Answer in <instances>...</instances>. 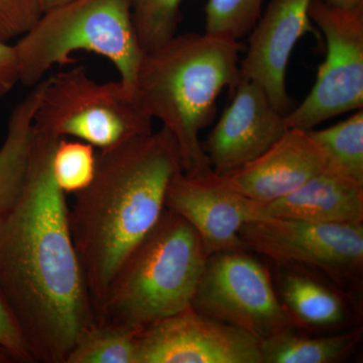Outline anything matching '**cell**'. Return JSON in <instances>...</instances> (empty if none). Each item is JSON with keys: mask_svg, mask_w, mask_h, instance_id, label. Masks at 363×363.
<instances>
[{"mask_svg": "<svg viewBox=\"0 0 363 363\" xmlns=\"http://www.w3.org/2000/svg\"><path fill=\"white\" fill-rule=\"evenodd\" d=\"M20 82L33 87L52 67L88 52L109 60L121 81L133 90L143 54L136 35L130 0H72L45 11L13 44Z\"/></svg>", "mask_w": 363, "mask_h": 363, "instance_id": "obj_5", "label": "cell"}, {"mask_svg": "<svg viewBox=\"0 0 363 363\" xmlns=\"http://www.w3.org/2000/svg\"><path fill=\"white\" fill-rule=\"evenodd\" d=\"M33 130L106 150L152 133V118L121 80L97 82L79 66L45 79Z\"/></svg>", "mask_w": 363, "mask_h": 363, "instance_id": "obj_6", "label": "cell"}, {"mask_svg": "<svg viewBox=\"0 0 363 363\" xmlns=\"http://www.w3.org/2000/svg\"><path fill=\"white\" fill-rule=\"evenodd\" d=\"M13 358L0 346V363H13Z\"/></svg>", "mask_w": 363, "mask_h": 363, "instance_id": "obj_29", "label": "cell"}, {"mask_svg": "<svg viewBox=\"0 0 363 363\" xmlns=\"http://www.w3.org/2000/svg\"><path fill=\"white\" fill-rule=\"evenodd\" d=\"M284 307L296 325L329 327L342 323L346 309L342 298L317 279L290 272L281 285Z\"/></svg>", "mask_w": 363, "mask_h": 363, "instance_id": "obj_18", "label": "cell"}, {"mask_svg": "<svg viewBox=\"0 0 363 363\" xmlns=\"http://www.w3.org/2000/svg\"><path fill=\"white\" fill-rule=\"evenodd\" d=\"M0 346L13 358L14 362L33 363L23 336L6 306L0 298Z\"/></svg>", "mask_w": 363, "mask_h": 363, "instance_id": "obj_25", "label": "cell"}, {"mask_svg": "<svg viewBox=\"0 0 363 363\" xmlns=\"http://www.w3.org/2000/svg\"><path fill=\"white\" fill-rule=\"evenodd\" d=\"M44 87L45 79L32 87L9 116L0 147V215L13 206L25 187L33 149V116Z\"/></svg>", "mask_w": 363, "mask_h": 363, "instance_id": "obj_16", "label": "cell"}, {"mask_svg": "<svg viewBox=\"0 0 363 363\" xmlns=\"http://www.w3.org/2000/svg\"><path fill=\"white\" fill-rule=\"evenodd\" d=\"M184 0H130L136 35L143 52L176 35Z\"/></svg>", "mask_w": 363, "mask_h": 363, "instance_id": "obj_21", "label": "cell"}, {"mask_svg": "<svg viewBox=\"0 0 363 363\" xmlns=\"http://www.w3.org/2000/svg\"><path fill=\"white\" fill-rule=\"evenodd\" d=\"M207 259L194 227L181 215L164 209L119 266L96 322L140 331L189 309Z\"/></svg>", "mask_w": 363, "mask_h": 363, "instance_id": "obj_4", "label": "cell"}, {"mask_svg": "<svg viewBox=\"0 0 363 363\" xmlns=\"http://www.w3.org/2000/svg\"><path fill=\"white\" fill-rule=\"evenodd\" d=\"M238 40L188 33L143 54L133 92L152 119L174 135L188 175L211 173L200 131L213 121L222 90L240 81Z\"/></svg>", "mask_w": 363, "mask_h": 363, "instance_id": "obj_3", "label": "cell"}, {"mask_svg": "<svg viewBox=\"0 0 363 363\" xmlns=\"http://www.w3.org/2000/svg\"><path fill=\"white\" fill-rule=\"evenodd\" d=\"M312 0H272L252 28L247 56L240 64V80L252 81L266 91L281 113L292 111L286 90V69L301 37L313 30Z\"/></svg>", "mask_w": 363, "mask_h": 363, "instance_id": "obj_13", "label": "cell"}, {"mask_svg": "<svg viewBox=\"0 0 363 363\" xmlns=\"http://www.w3.org/2000/svg\"><path fill=\"white\" fill-rule=\"evenodd\" d=\"M245 250L278 264L317 267L338 281L359 278L363 267V223H314L266 218L241 227Z\"/></svg>", "mask_w": 363, "mask_h": 363, "instance_id": "obj_9", "label": "cell"}, {"mask_svg": "<svg viewBox=\"0 0 363 363\" xmlns=\"http://www.w3.org/2000/svg\"><path fill=\"white\" fill-rule=\"evenodd\" d=\"M309 16L327 52L309 94L285 116L286 128L302 130L363 107V6L344 9L312 0Z\"/></svg>", "mask_w": 363, "mask_h": 363, "instance_id": "obj_7", "label": "cell"}, {"mask_svg": "<svg viewBox=\"0 0 363 363\" xmlns=\"http://www.w3.org/2000/svg\"><path fill=\"white\" fill-rule=\"evenodd\" d=\"M260 212L264 218L363 223V185L330 166L291 194L260 203Z\"/></svg>", "mask_w": 363, "mask_h": 363, "instance_id": "obj_15", "label": "cell"}, {"mask_svg": "<svg viewBox=\"0 0 363 363\" xmlns=\"http://www.w3.org/2000/svg\"><path fill=\"white\" fill-rule=\"evenodd\" d=\"M96 168L94 147L78 140L61 138L55 147L52 171L58 187L65 194H77L92 181Z\"/></svg>", "mask_w": 363, "mask_h": 363, "instance_id": "obj_22", "label": "cell"}, {"mask_svg": "<svg viewBox=\"0 0 363 363\" xmlns=\"http://www.w3.org/2000/svg\"><path fill=\"white\" fill-rule=\"evenodd\" d=\"M42 14L40 0H0V42L20 39Z\"/></svg>", "mask_w": 363, "mask_h": 363, "instance_id": "obj_24", "label": "cell"}, {"mask_svg": "<svg viewBox=\"0 0 363 363\" xmlns=\"http://www.w3.org/2000/svg\"><path fill=\"white\" fill-rule=\"evenodd\" d=\"M140 331L111 322H96L80 334L65 363H136Z\"/></svg>", "mask_w": 363, "mask_h": 363, "instance_id": "obj_19", "label": "cell"}, {"mask_svg": "<svg viewBox=\"0 0 363 363\" xmlns=\"http://www.w3.org/2000/svg\"><path fill=\"white\" fill-rule=\"evenodd\" d=\"M182 169L178 143L164 126L96 155L92 181L69 208L95 316L119 266L159 221L169 183Z\"/></svg>", "mask_w": 363, "mask_h": 363, "instance_id": "obj_2", "label": "cell"}, {"mask_svg": "<svg viewBox=\"0 0 363 363\" xmlns=\"http://www.w3.org/2000/svg\"><path fill=\"white\" fill-rule=\"evenodd\" d=\"M339 9H352L363 6V0H320Z\"/></svg>", "mask_w": 363, "mask_h": 363, "instance_id": "obj_27", "label": "cell"}, {"mask_svg": "<svg viewBox=\"0 0 363 363\" xmlns=\"http://www.w3.org/2000/svg\"><path fill=\"white\" fill-rule=\"evenodd\" d=\"M202 147L217 175H225L253 161L286 130L285 114L272 105L266 91L252 81L240 80Z\"/></svg>", "mask_w": 363, "mask_h": 363, "instance_id": "obj_12", "label": "cell"}, {"mask_svg": "<svg viewBox=\"0 0 363 363\" xmlns=\"http://www.w3.org/2000/svg\"><path fill=\"white\" fill-rule=\"evenodd\" d=\"M136 363H262L260 339L192 308L136 336Z\"/></svg>", "mask_w": 363, "mask_h": 363, "instance_id": "obj_10", "label": "cell"}, {"mask_svg": "<svg viewBox=\"0 0 363 363\" xmlns=\"http://www.w3.org/2000/svg\"><path fill=\"white\" fill-rule=\"evenodd\" d=\"M362 331L339 335L308 337L293 328L260 340L262 363H334L340 362L357 347Z\"/></svg>", "mask_w": 363, "mask_h": 363, "instance_id": "obj_17", "label": "cell"}, {"mask_svg": "<svg viewBox=\"0 0 363 363\" xmlns=\"http://www.w3.org/2000/svg\"><path fill=\"white\" fill-rule=\"evenodd\" d=\"M164 205L194 227L208 255L247 250L240 235L241 227L266 219L260 203L236 192L214 172L188 175L182 169L169 183Z\"/></svg>", "mask_w": 363, "mask_h": 363, "instance_id": "obj_11", "label": "cell"}, {"mask_svg": "<svg viewBox=\"0 0 363 363\" xmlns=\"http://www.w3.org/2000/svg\"><path fill=\"white\" fill-rule=\"evenodd\" d=\"M191 308L260 340L296 325L279 302L266 267L247 250L208 255Z\"/></svg>", "mask_w": 363, "mask_h": 363, "instance_id": "obj_8", "label": "cell"}, {"mask_svg": "<svg viewBox=\"0 0 363 363\" xmlns=\"http://www.w3.org/2000/svg\"><path fill=\"white\" fill-rule=\"evenodd\" d=\"M20 82L18 59L13 45L0 42V99Z\"/></svg>", "mask_w": 363, "mask_h": 363, "instance_id": "obj_26", "label": "cell"}, {"mask_svg": "<svg viewBox=\"0 0 363 363\" xmlns=\"http://www.w3.org/2000/svg\"><path fill=\"white\" fill-rule=\"evenodd\" d=\"M329 164L351 180L363 185V111L319 130H309Z\"/></svg>", "mask_w": 363, "mask_h": 363, "instance_id": "obj_20", "label": "cell"}, {"mask_svg": "<svg viewBox=\"0 0 363 363\" xmlns=\"http://www.w3.org/2000/svg\"><path fill=\"white\" fill-rule=\"evenodd\" d=\"M70 1L72 0H40V9L44 13L45 11H51L52 9L63 6Z\"/></svg>", "mask_w": 363, "mask_h": 363, "instance_id": "obj_28", "label": "cell"}, {"mask_svg": "<svg viewBox=\"0 0 363 363\" xmlns=\"http://www.w3.org/2000/svg\"><path fill=\"white\" fill-rule=\"evenodd\" d=\"M329 167L309 130L289 128L262 156L222 178L236 192L266 204L291 194Z\"/></svg>", "mask_w": 363, "mask_h": 363, "instance_id": "obj_14", "label": "cell"}, {"mask_svg": "<svg viewBox=\"0 0 363 363\" xmlns=\"http://www.w3.org/2000/svg\"><path fill=\"white\" fill-rule=\"evenodd\" d=\"M58 142L33 130L25 187L0 215V298L33 363H65L80 334L96 323L66 194L52 176Z\"/></svg>", "mask_w": 363, "mask_h": 363, "instance_id": "obj_1", "label": "cell"}, {"mask_svg": "<svg viewBox=\"0 0 363 363\" xmlns=\"http://www.w3.org/2000/svg\"><path fill=\"white\" fill-rule=\"evenodd\" d=\"M262 2L264 0H208L205 33L240 40L259 21Z\"/></svg>", "mask_w": 363, "mask_h": 363, "instance_id": "obj_23", "label": "cell"}]
</instances>
